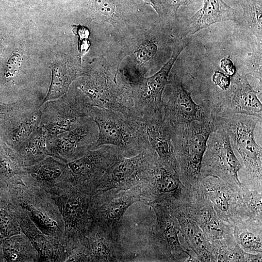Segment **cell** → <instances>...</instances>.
<instances>
[{"instance_id":"obj_12","label":"cell","mask_w":262,"mask_h":262,"mask_svg":"<svg viewBox=\"0 0 262 262\" xmlns=\"http://www.w3.org/2000/svg\"><path fill=\"white\" fill-rule=\"evenodd\" d=\"M123 156L117 147L105 145L68 163L73 185L96 193L103 174Z\"/></svg>"},{"instance_id":"obj_13","label":"cell","mask_w":262,"mask_h":262,"mask_svg":"<svg viewBox=\"0 0 262 262\" xmlns=\"http://www.w3.org/2000/svg\"><path fill=\"white\" fill-rule=\"evenodd\" d=\"M20 177L24 185L41 189L52 196L60 195L73 185L67 163L50 155L22 167Z\"/></svg>"},{"instance_id":"obj_28","label":"cell","mask_w":262,"mask_h":262,"mask_svg":"<svg viewBox=\"0 0 262 262\" xmlns=\"http://www.w3.org/2000/svg\"><path fill=\"white\" fill-rule=\"evenodd\" d=\"M161 45L160 39L155 37L145 40L135 51L136 58L142 64L155 60L162 49Z\"/></svg>"},{"instance_id":"obj_2","label":"cell","mask_w":262,"mask_h":262,"mask_svg":"<svg viewBox=\"0 0 262 262\" xmlns=\"http://www.w3.org/2000/svg\"><path fill=\"white\" fill-rule=\"evenodd\" d=\"M116 74L99 68L82 79L77 88L89 106L105 108L127 117H139L127 87L119 85Z\"/></svg>"},{"instance_id":"obj_11","label":"cell","mask_w":262,"mask_h":262,"mask_svg":"<svg viewBox=\"0 0 262 262\" xmlns=\"http://www.w3.org/2000/svg\"><path fill=\"white\" fill-rule=\"evenodd\" d=\"M215 119L226 130L231 145L241 155L247 170L261 175L262 147L256 142L254 131L262 119L241 114L217 116Z\"/></svg>"},{"instance_id":"obj_26","label":"cell","mask_w":262,"mask_h":262,"mask_svg":"<svg viewBox=\"0 0 262 262\" xmlns=\"http://www.w3.org/2000/svg\"><path fill=\"white\" fill-rule=\"evenodd\" d=\"M124 0H88V7L95 17L113 25L123 17Z\"/></svg>"},{"instance_id":"obj_33","label":"cell","mask_w":262,"mask_h":262,"mask_svg":"<svg viewBox=\"0 0 262 262\" xmlns=\"http://www.w3.org/2000/svg\"><path fill=\"white\" fill-rule=\"evenodd\" d=\"M213 82L220 87L222 90H225L228 88L230 83V77L226 76L219 71H216L213 75Z\"/></svg>"},{"instance_id":"obj_23","label":"cell","mask_w":262,"mask_h":262,"mask_svg":"<svg viewBox=\"0 0 262 262\" xmlns=\"http://www.w3.org/2000/svg\"><path fill=\"white\" fill-rule=\"evenodd\" d=\"M51 70L49 88L41 104L64 96L72 82L82 74L80 70L67 63L57 62L52 66Z\"/></svg>"},{"instance_id":"obj_15","label":"cell","mask_w":262,"mask_h":262,"mask_svg":"<svg viewBox=\"0 0 262 262\" xmlns=\"http://www.w3.org/2000/svg\"><path fill=\"white\" fill-rule=\"evenodd\" d=\"M207 142L203 157L207 171L232 179L239 183L238 174L241 165L233 150L226 130L217 121Z\"/></svg>"},{"instance_id":"obj_8","label":"cell","mask_w":262,"mask_h":262,"mask_svg":"<svg viewBox=\"0 0 262 262\" xmlns=\"http://www.w3.org/2000/svg\"><path fill=\"white\" fill-rule=\"evenodd\" d=\"M40 108L42 115L39 125L53 136L69 131L87 121L89 106L78 92L69 90L61 97L45 102Z\"/></svg>"},{"instance_id":"obj_14","label":"cell","mask_w":262,"mask_h":262,"mask_svg":"<svg viewBox=\"0 0 262 262\" xmlns=\"http://www.w3.org/2000/svg\"><path fill=\"white\" fill-rule=\"evenodd\" d=\"M98 130L90 118L69 131L53 136H48V155L66 163L78 159L94 149Z\"/></svg>"},{"instance_id":"obj_20","label":"cell","mask_w":262,"mask_h":262,"mask_svg":"<svg viewBox=\"0 0 262 262\" xmlns=\"http://www.w3.org/2000/svg\"><path fill=\"white\" fill-rule=\"evenodd\" d=\"M41 115L38 107L9 118L0 126V135L3 141L13 150L16 149L38 128Z\"/></svg>"},{"instance_id":"obj_4","label":"cell","mask_w":262,"mask_h":262,"mask_svg":"<svg viewBox=\"0 0 262 262\" xmlns=\"http://www.w3.org/2000/svg\"><path fill=\"white\" fill-rule=\"evenodd\" d=\"M94 193L71 185L57 196H51L61 214L68 256L81 246L91 219L89 209Z\"/></svg>"},{"instance_id":"obj_10","label":"cell","mask_w":262,"mask_h":262,"mask_svg":"<svg viewBox=\"0 0 262 262\" xmlns=\"http://www.w3.org/2000/svg\"><path fill=\"white\" fill-rule=\"evenodd\" d=\"M157 155L150 147L131 157H121L105 172L97 191L127 190L143 184L148 178Z\"/></svg>"},{"instance_id":"obj_27","label":"cell","mask_w":262,"mask_h":262,"mask_svg":"<svg viewBox=\"0 0 262 262\" xmlns=\"http://www.w3.org/2000/svg\"><path fill=\"white\" fill-rule=\"evenodd\" d=\"M11 203L0 197V232L2 236L8 237L22 231L17 218V203L12 195Z\"/></svg>"},{"instance_id":"obj_18","label":"cell","mask_w":262,"mask_h":262,"mask_svg":"<svg viewBox=\"0 0 262 262\" xmlns=\"http://www.w3.org/2000/svg\"><path fill=\"white\" fill-rule=\"evenodd\" d=\"M81 246L88 262H123L134 257L126 256L118 242L114 241L92 221Z\"/></svg>"},{"instance_id":"obj_17","label":"cell","mask_w":262,"mask_h":262,"mask_svg":"<svg viewBox=\"0 0 262 262\" xmlns=\"http://www.w3.org/2000/svg\"><path fill=\"white\" fill-rule=\"evenodd\" d=\"M226 21H241L242 14L223 0H203L201 8L183 24L181 38H188L212 24Z\"/></svg>"},{"instance_id":"obj_6","label":"cell","mask_w":262,"mask_h":262,"mask_svg":"<svg viewBox=\"0 0 262 262\" xmlns=\"http://www.w3.org/2000/svg\"><path fill=\"white\" fill-rule=\"evenodd\" d=\"M189 43L188 38H180L172 46L169 60L153 75L144 78L135 87L129 89L134 110L141 118L163 115V95L169 82L170 73L179 55Z\"/></svg>"},{"instance_id":"obj_21","label":"cell","mask_w":262,"mask_h":262,"mask_svg":"<svg viewBox=\"0 0 262 262\" xmlns=\"http://www.w3.org/2000/svg\"><path fill=\"white\" fill-rule=\"evenodd\" d=\"M156 215V224L154 233L164 250L170 255L178 253L180 250L177 235V227L168 208L163 205H150Z\"/></svg>"},{"instance_id":"obj_31","label":"cell","mask_w":262,"mask_h":262,"mask_svg":"<svg viewBox=\"0 0 262 262\" xmlns=\"http://www.w3.org/2000/svg\"><path fill=\"white\" fill-rule=\"evenodd\" d=\"M241 244L245 248L261 251L262 244L259 238L249 232H243L240 235Z\"/></svg>"},{"instance_id":"obj_19","label":"cell","mask_w":262,"mask_h":262,"mask_svg":"<svg viewBox=\"0 0 262 262\" xmlns=\"http://www.w3.org/2000/svg\"><path fill=\"white\" fill-rule=\"evenodd\" d=\"M147 141L150 147L164 164L178 169L169 126L163 116L155 115L142 118Z\"/></svg>"},{"instance_id":"obj_1","label":"cell","mask_w":262,"mask_h":262,"mask_svg":"<svg viewBox=\"0 0 262 262\" xmlns=\"http://www.w3.org/2000/svg\"><path fill=\"white\" fill-rule=\"evenodd\" d=\"M87 115L96 123L98 130L93 149L105 145L112 146L128 157L149 147L141 117H127L121 113L95 106L88 107Z\"/></svg>"},{"instance_id":"obj_9","label":"cell","mask_w":262,"mask_h":262,"mask_svg":"<svg viewBox=\"0 0 262 262\" xmlns=\"http://www.w3.org/2000/svg\"><path fill=\"white\" fill-rule=\"evenodd\" d=\"M182 72L173 74L169 80L170 92L167 100L163 101V119L171 131L182 128L194 121H202L212 116L208 107L204 103L196 104L183 85Z\"/></svg>"},{"instance_id":"obj_30","label":"cell","mask_w":262,"mask_h":262,"mask_svg":"<svg viewBox=\"0 0 262 262\" xmlns=\"http://www.w3.org/2000/svg\"><path fill=\"white\" fill-rule=\"evenodd\" d=\"M200 0H161L163 18L165 16L177 19L179 9L181 6H188Z\"/></svg>"},{"instance_id":"obj_25","label":"cell","mask_w":262,"mask_h":262,"mask_svg":"<svg viewBox=\"0 0 262 262\" xmlns=\"http://www.w3.org/2000/svg\"><path fill=\"white\" fill-rule=\"evenodd\" d=\"M240 4L243 9L241 21L245 22L248 31L256 37L258 50L262 51V0H240Z\"/></svg>"},{"instance_id":"obj_5","label":"cell","mask_w":262,"mask_h":262,"mask_svg":"<svg viewBox=\"0 0 262 262\" xmlns=\"http://www.w3.org/2000/svg\"><path fill=\"white\" fill-rule=\"evenodd\" d=\"M215 127L214 118L212 116L171 131L176 159L187 176L199 175L207 142Z\"/></svg>"},{"instance_id":"obj_22","label":"cell","mask_w":262,"mask_h":262,"mask_svg":"<svg viewBox=\"0 0 262 262\" xmlns=\"http://www.w3.org/2000/svg\"><path fill=\"white\" fill-rule=\"evenodd\" d=\"M46 130L39 126L19 147L13 150L21 167L33 164L48 156Z\"/></svg>"},{"instance_id":"obj_35","label":"cell","mask_w":262,"mask_h":262,"mask_svg":"<svg viewBox=\"0 0 262 262\" xmlns=\"http://www.w3.org/2000/svg\"><path fill=\"white\" fill-rule=\"evenodd\" d=\"M145 4L151 6L157 13L160 20L163 19L161 0H143Z\"/></svg>"},{"instance_id":"obj_7","label":"cell","mask_w":262,"mask_h":262,"mask_svg":"<svg viewBox=\"0 0 262 262\" xmlns=\"http://www.w3.org/2000/svg\"><path fill=\"white\" fill-rule=\"evenodd\" d=\"M246 76L244 72L235 71L228 88L217 95L215 100L206 101L213 116L241 114L262 119V103Z\"/></svg>"},{"instance_id":"obj_36","label":"cell","mask_w":262,"mask_h":262,"mask_svg":"<svg viewBox=\"0 0 262 262\" xmlns=\"http://www.w3.org/2000/svg\"><path fill=\"white\" fill-rule=\"evenodd\" d=\"M221 67L225 70L228 76H231L235 72L232 62L229 59H223L221 61Z\"/></svg>"},{"instance_id":"obj_32","label":"cell","mask_w":262,"mask_h":262,"mask_svg":"<svg viewBox=\"0 0 262 262\" xmlns=\"http://www.w3.org/2000/svg\"><path fill=\"white\" fill-rule=\"evenodd\" d=\"M188 232L194 248L199 252H203L206 248V243L201 232L192 225L188 228Z\"/></svg>"},{"instance_id":"obj_3","label":"cell","mask_w":262,"mask_h":262,"mask_svg":"<svg viewBox=\"0 0 262 262\" xmlns=\"http://www.w3.org/2000/svg\"><path fill=\"white\" fill-rule=\"evenodd\" d=\"M141 196L140 185L127 190L97 191L90 202L91 221L114 241L118 242L123 215L130 206L141 201Z\"/></svg>"},{"instance_id":"obj_29","label":"cell","mask_w":262,"mask_h":262,"mask_svg":"<svg viewBox=\"0 0 262 262\" xmlns=\"http://www.w3.org/2000/svg\"><path fill=\"white\" fill-rule=\"evenodd\" d=\"M72 32L78 37L79 57L81 63L82 57L88 51L90 43L88 39L90 35L89 30L85 26L81 25H73Z\"/></svg>"},{"instance_id":"obj_16","label":"cell","mask_w":262,"mask_h":262,"mask_svg":"<svg viewBox=\"0 0 262 262\" xmlns=\"http://www.w3.org/2000/svg\"><path fill=\"white\" fill-rule=\"evenodd\" d=\"M178 171V169L163 163L157 156L148 178L141 185V202L149 206H167L179 188Z\"/></svg>"},{"instance_id":"obj_34","label":"cell","mask_w":262,"mask_h":262,"mask_svg":"<svg viewBox=\"0 0 262 262\" xmlns=\"http://www.w3.org/2000/svg\"><path fill=\"white\" fill-rule=\"evenodd\" d=\"M213 199L214 204L221 210L226 211L229 208L228 199L224 193L214 192L213 193Z\"/></svg>"},{"instance_id":"obj_24","label":"cell","mask_w":262,"mask_h":262,"mask_svg":"<svg viewBox=\"0 0 262 262\" xmlns=\"http://www.w3.org/2000/svg\"><path fill=\"white\" fill-rule=\"evenodd\" d=\"M3 255L11 262H34L38 253L28 237L23 232L6 237L2 242Z\"/></svg>"},{"instance_id":"obj_37","label":"cell","mask_w":262,"mask_h":262,"mask_svg":"<svg viewBox=\"0 0 262 262\" xmlns=\"http://www.w3.org/2000/svg\"><path fill=\"white\" fill-rule=\"evenodd\" d=\"M4 48V39L3 37L0 35V60L3 55Z\"/></svg>"}]
</instances>
